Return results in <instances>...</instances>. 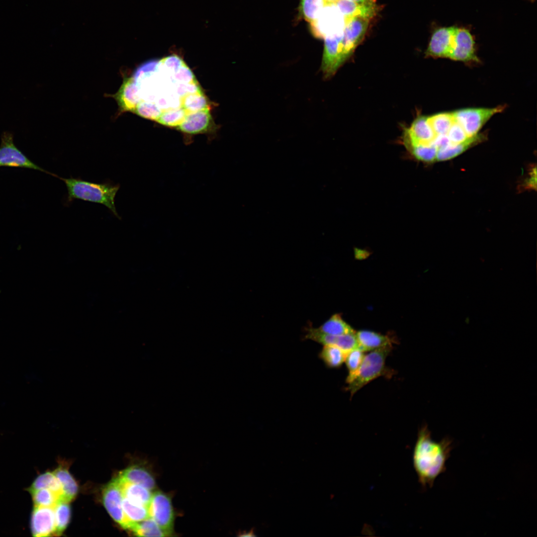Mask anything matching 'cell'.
Returning <instances> with one entry per match:
<instances>
[{"label": "cell", "instance_id": "cell-1", "mask_svg": "<svg viewBox=\"0 0 537 537\" xmlns=\"http://www.w3.org/2000/svg\"><path fill=\"white\" fill-rule=\"evenodd\" d=\"M113 96L121 111L187 134L205 132L210 123L207 98L193 73L177 55L144 63L124 79Z\"/></svg>", "mask_w": 537, "mask_h": 537}, {"label": "cell", "instance_id": "cell-2", "mask_svg": "<svg viewBox=\"0 0 537 537\" xmlns=\"http://www.w3.org/2000/svg\"><path fill=\"white\" fill-rule=\"evenodd\" d=\"M453 448L452 441L445 438L433 440L427 426L418 431L412 453L414 469L422 487H432L436 479L446 470V463Z\"/></svg>", "mask_w": 537, "mask_h": 537}, {"label": "cell", "instance_id": "cell-3", "mask_svg": "<svg viewBox=\"0 0 537 537\" xmlns=\"http://www.w3.org/2000/svg\"><path fill=\"white\" fill-rule=\"evenodd\" d=\"M58 179L63 181L67 189L66 204L72 202L75 199L101 204L105 206L118 219H121L115 205V198L120 188V184L110 181L95 183L82 179L63 178Z\"/></svg>", "mask_w": 537, "mask_h": 537}, {"label": "cell", "instance_id": "cell-4", "mask_svg": "<svg viewBox=\"0 0 537 537\" xmlns=\"http://www.w3.org/2000/svg\"><path fill=\"white\" fill-rule=\"evenodd\" d=\"M392 345L372 350L365 355L355 376L348 383L347 390L351 396L373 379L386 373L385 360Z\"/></svg>", "mask_w": 537, "mask_h": 537}, {"label": "cell", "instance_id": "cell-5", "mask_svg": "<svg viewBox=\"0 0 537 537\" xmlns=\"http://www.w3.org/2000/svg\"><path fill=\"white\" fill-rule=\"evenodd\" d=\"M13 133L4 131L1 135L0 167L20 168L37 170L53 177L59 176L42 168L30 159L14 144Z\"/></svg>", "mask_w": 537, "mask_h": 537}, {"label": "cell", "instance_id": "cell-6", "mask_svg": "<svg viewBox=\"0 0 537 537\" xmlns=\"http://www.w3.org/2000/svg\"><path fill=\"white\" fill-rule=\"evenodd\" d=\"M505 108L504 105L492 108H466L452 112V114L469 137L477 134L492 116L502 112Z\"/></svg>", "mask_w": 537, "mask_h": 537}, {"label": "cell", "instance_id": "cell-7", "mask_svg": "<svg viewBox=\"0 0 537 537\" xmlns=\"http://www.w3.org/2000/svg\"><path fill=\"white\" fill-rule=\"evenodd\" d=\"M148 510L150 517L168 536H171L174 531L175 514L170 496L161 491H155L152 495Z\"/></svg>", "mask_w": 537, "mask_h": 537}, {"label": "cell", "instance_id": "cell-8", "mask_svg": "<svg viewBox=\"0 0 537 537\" xmlns=\"http://www.w3.org/2000/svg\"><path fill=\"white\" fill-rule=\"evenodd\" d=\"M369 21V20L358 17L344 19L342 43L345 61L351 56L364 37Z\"/></svg>", "mask_w": 537, "mask_h": 537}, {"label": "cell", "instance_id": "cell-9", "mask_svg": "<svg viewBox=\"0 0 537 537\" xmlns=\"http://www.w3.org/2000/svg\"><path fill=\"white\" fill-rule=\"evenodd\" d=\"M324 48L321 69L325 78L333 76L345 62L343 53L342 34L324 37Z\"/></svg>", "mask_w": 537, "mask_h": 537}, {"label": "cell", "instance_id": "cell-10", "mask_svg": "<svg viewBox=\"0 0 537 537\" xmlns=\"http://www.w3.org/2000/svg\"><path fill=\"white\" fill-rule=\"evenodd\" d=\"M448 58L466 63L479 61L475 54L473 36L468 29L457 27Z\"/></svg>", "mask_w": 537, "mask_h": 537}, {"label": "cell", "instance_id": "cell-11", "mask_svg": "<svg viewBox=\"0 0 537 537\" xmlns=\"http://www.w3.org/2000/svg\"><path fill=\"white\" fill-rule=\"evenodd\" d=\"M122 498L120 482L117 477L104 488L103 502L105 508L114 520L123 528L127 529L128 522L122 508Z\"/></svg>", "mask_w": 537, "mask_h": 537}, {"label": "cell", "instance_id": "cell-12", "mask_svg": "<svg viewBox=\"0 0 537 537\" xmlns=\"http://www.w3.org/2000/svg\"><path fill=\"white\" fill-rule=\"evenodd\" d=\"M457 27H441L433 33L425 55L427 57L448 58Z\"/></svg>", "mask_w": 537, "mask_h": 537}, {"label": "cell", "instance_id": "cell-13", "mask_svg": "<svg viewBox=\"0 0 537 537\" xmlns=\"http://www.w3.org/2000/svg\"><path fill=\"white\" fill-rule=\"evenodd\" d=\"M304 338L315 341L324 345H333L340 348L346 353L359 349L356 333L341 335L325 334L318 331L311 326L306 328Z\"/></svg>", "mask_w": 537, "mask_h": 537}, {"label": "cell", "instance_id": "cell-14", "mask_svg": "<svg viewBox=\"0 0 537 537\" xmlns=\"http://www.w3.org/2000/svg\"><path fill=\"white\" fill-rule=\"evenodd\" d=\"M31 529L34 537L55 536L54 508L34 506L31 516Z\"/></svg>", "mask_w": 537, "mask_h": 537}, {"label": "cell", "instance_id": "cell-15", "mask_svg": "<svg viewBox=\"0 0 537 537\" xmlns=\"http://www.w3.org/2000/svg\"><path fill=\"white\" fill-rule=\"evenodd\" d=\"M344 19L358 17L370 20L377 15L380 7L376 0L358 3L349 0H338L336 3Z\"/></svg>", "mask_w": 537, "mask_h": 537}, {"label": "cell", "instance_id": "cell-16", "mask_svg": "<svg viewBox=\"0 0 537 537\" xmlns=\"http://www.w3.org/2000/svg\"><path fill=\"white\" fill-rule=\"evenodd\" d=\"M118 477L123 481L140 485L151 491L156 486L152 474L147 469L140 465L128 467L119 474Z\"/></svg>", "mask_w": 537, "mask_h": 537}, {"label": "cell", "instance_id": "cell-17", "mask_svg": "<svg viewBox=\"0 0 537 537\" xmlns=\"http://www.w3.org/2000/svg\"><path fill=\"white\" fill-rule=\"evenodd\" d=\"M356 335L359 349L364 352L392 345L393 343L388 336L370 331L361 330L356 332Z\"/></svg>", "mask_w": 537, "mask_h": 537}, {"label": "cell", "instance_id": "cell-18", "mask_svg": "<svg viewBox=\"0 0 537 537\" xmlns=\"http://www.w3.org/2000/svg\"><path fill=\"white\" fill-rule=\"evenodd\" d=\"M118 478L123 497L134 504L148 507L153 495L151 490L140 485L123 481Z\"/></svg>", "mask_w": 537, "mask_h": 537}, {"label": "cell", "instance_id": "cell-19", "mask_svg": "<svg viewBox=\"0 0 537 537\" xmlns=\"http://www.w3.org/2000/svg\"><path fill=\"white\" fill-rule=\"evenodd\" d=\"M485 135L476 134L469 137L459 143H449L446 147L438 150L436 161H443L451 159L460 155L470 147L482 141L485 139Z\"/></svg>", "mask_w": 537, "mask_h": 537}, {"label": "cell", "instance_id": "cell-20", "mask_svg": "<svg viewBox=\"0 0 537 537\" xmlns=\"http://www.w3.org/2000/svg\"><path fill=\"white\" fill-rule=\"evenodd\" d=\"M53 473L61 483L63 494L60 501L69 503L78 492V485L68 470L59 466Z\"/></svg>", "mask_w": 537, "mask_h": 537}, {"label": "cell", "instance_id": "cell-21", "mask_svg": "<svg viewBox=\"0 0 537 537\" xmlns=\"http://www.w3.org/2000/svg\"><path fill=\"white\" fill-rule=\"evenodd\" d=\"M316 330L320 333L333 335L355 333L356 331L347 323L339 314L333 315Z\"/></svg>", "mask_w": 537, "mask_h": 537}, {"label": "cell", "instance_id": "cell-22", "mask_svg": "<svg viewBox=\"0 0 537 537\" xmlns=\"http://www.w3.org/2000/svg\"><path fill=\"white\" fill-rule=\"evenodd\" d=\"M128 530L138 537H167V534L151 517L132 523Z\"/></svg>", "mask_w": 537, "mask_h": 537}, {"label": "cell", "instance_id": "cell-23", "mask_svg": "<svg viewBox=\"0 0 537 537\" xmlns=\"http://www.w3.org/2000/svg\"><path fill=\"white\" fill-rule=\"evenodd\" d=\"M348 353L333 345H324L319 358L329 368H339L345 362Z\"/></svg>", "mask_w": 537, "mask_h": 537}, {"label": "cell", "instance_id": "cell-24", "mask_svg": "<svg viewBox=\"0 0 537 537\" xmlns=\"http://www.w3.org/2000/svg\"><path fill=\"white\" fill-rule=\"evenodd\" d=\"M122 508L128 522V529L132 523L138 522L150 517L148 507L134 504L123 497Z\"/></svg>", "mask_w": 537, "mask_h": 537}, {"label": "cell", "instance_id": "cell-25", "mask_svg": "<svg viewBox=\"0 0 537 537\" xmlns=\"http://www.w3.org/2000/svg\"><path fill=\"white\" fill-rule=\"evenodd\" d=\"M41 489H50L58 494L62 498L63 492L61 483L53 472H47L38 476L28 491L30 492Z\"/></svg>", "mask_w": 537, "mask_h": 537}, {"label": "cell", "instance_id": "cell-26", "mask_svg": "<svg viewBox=\"0 0 537 537\" xmlns=\"http://www.w3.org/2000/svg\"><path fill=\"white\" fill-rule=\"evenodd\" d=\"M326 4L324 0H301L299 13L305 20L311 23L316 20Z\"/></svg>", "mask_w": 537, "mask_h": 537}, {"label": "cell", "instance_id": "cell-27", "mask_svg": "<svg viewBox=\"0 0 537 537\" xmlns=\"http://www.w3.org/2000/svg\"><path fill=\"white\" fill-rule=\"evenodd\" d=\"M428 121L436 136L447 135L455 121L451 113H441L428 117Z\"/></svg>", "mask_w": 537, "mask_h": 537}, {"label": "cell", "instance_id": "cell-28", "mask_svg": "<svg viewBox=\"0 0 537 537\" xmlns=\"http://www.w3.org/2000/svg\"><path fill=\"white\" fill-rule=\"evenodd\" d=\"M54 509L55 519V536H60L66 528L70 521V507L68 502L59 501Z\"/></svg>", "mask_w": 537, "mask_h": 537}, {"label": "cell", "instance_id": "cell-29", "mask_svg": "<svg viewBox=\"0 0 537 537\" xmlns=\"http://www.w3.org/2000/svg\"><path fill=\"white\" fill-rule=\"evenodd\" d=\"M32 495L34 506L54 508L61 497L48 489H41L29 492Z\"/></svg>", "mask_w": 537, "mask_h": 537}, {"label": "cell", "instance_id": "cell-30", "mask_svg": "<svg viewBox=\"0 0 537 537\" xmlns=\"http://www.w3.org/2000/svg\"><path fill=\"white\" fill-rule=\"evenodd\" d=\"M406 149L414 159L426 163L436 161L438 150L433 144L418 145L410 147Z\"/></svg>", "mask_w": 537, "mask_h": 537}, {"label": "cell", "instance_id": "cell-31", "mask_svg": "<svg viewBox=\"0 0 537 537\" xmlns=\"http://www.w3.org/2000/svg\"><path fill=\"white\" fill-rule=\"evenodd\" d=\"M364 352L356 349L349 352L346 356L345 362L348 370L347 383L350 382L357 374L365 356Z\"/></svg>", "mask_w": 537, "mask_h": 537}, {"label": "cell", "instance_id": "cell-32", "mask_svg": "<svg viewBox=\"0 0 537 537\" xmlns=\"http://www.w3.org/2000/svg\"><path fill=\"white\" fill-rule=\"evenodd\" d=\"M447 135L450 143L452 144L460 143L469 137L462 126L455 120Z\"/></svg>", "mask_w": 537, "mask_h": 537}, {"label": "cell", "instance_id": "cell-33", "mask_svg": "<svg viewBox=\"0 0 537 537\" xmlns=\"http://www.w3.org/2000/svg\"><path fill=\"white\" fill-rule=\"evenodd\" d=\"M450 143L447 135H437L434 139L432 144L436 146L438 150L444 148Z\"/></svg>", "mask_w": 537, "mask_h": 537}, {"label": "cell", "instance_id": "cell-34", "mask_svg": "<svg viewBox=\"0 0 537 537\" xmlns=\"http://www.w3.org/2000/svg\"><path fill=\"white\" fill-rule=\"evenodd\" d=\"M351 0V1H354V2H358V3H365V2H368L375 1V0Z\"/></svg>", "mask_w": 537, "mask_h": 537}, {"label": "cell", "instance_id": "cell-35", "mask_svg": "<svg viewBox=\"0 0 537 537\" xmlns=\"http://www.w3.org/2000/svg\"><path fill=\"white\" fill-rule=\"evenodd\" d=\"M240 536L244 537H253L255 535L254 534V533L251 531L249 532L244 533Z\"/></svg>", "mask_w": 537, "mask_h": 537}, {"label": "cell", "instance_id": "cell-36", "mask_svg": "<svg viewBox=\"0 0 537 537\" xmlns=\"http://www.w3.org/2000/svg\"><path fill=\"white\" fill-rule=\"evenodd\" d=\"M326 3H335L338 0H324Z\"/></svg>", "mask_w": 537, "mask_h": 537}, {"label": "cell", "instance_id": "cell-37", "mask_svg": "<svg viewBox=\"0 0 537 537\" xmlns=\"http://www.w3.org/2000/svg\"></svg>", "mask_w": 537, "mask_h": 537}]
</instances>
